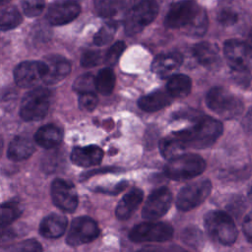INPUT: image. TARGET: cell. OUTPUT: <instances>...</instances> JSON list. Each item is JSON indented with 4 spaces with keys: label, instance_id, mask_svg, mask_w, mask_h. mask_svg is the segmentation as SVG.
Instances as JSON below:
<instances>
[{
    "label": "cell",
    "instance_id": "18",
    "mask_svg": "<svg viewBox=\"0 0 252 252\" xmlns=\"http://www.w3.org/2000/svg\"><path fill=\"white\" fill-rule=\"evenodd\" d=\"M192 52L196 60L207 69L215 70L220 65L219 48L214 43L207 41L199 42L194 45Z\"/></svg>",
    "mask_w": 252,
    "mask_h": 252
},
{
    "label": "cell",
    "instance_id": "31",
    "mask_svg": "<svg viewBox=\"0 0 252 252\" xmlns=\"http://www.w3.org/2000/svg\"><path fill=\"white\" fill-rule=\"evenodd\" d=\"M22 214V209L17 202H7L1 206V227L12 223Z\"/></svg>",
    "mask_w": 252,
    "mask_h": 252
},
{
    "label": "cell",
    "instance_id": "29",
    "mask_svg": "<svg viewBox=\"0 0 252 252\" xmlns=\"http://www.w3.org/2000/svg\"><path fill=\"white\" fill-rule=\"evenodd\" d=\"M94 9L96 13L104 18L116 15L124 6V0H94Z\"/></svg>",
    "mask_w": 252,
    "mask_h": 252
},
{
    "label": "cell",
    "instance_id": "28",
    "mask_svg": "<svg viewBox=\"0 0 252 252\" xmlns=\"http://www.w3.org/2000/svg\"><path fill=\"white\" fill-rule=\"evenodd\" d=\"M22 21H23L22 15L17 8L13 6H9L2 9L0 27L3 32L15 29L22 23Z\"/></svg>",
    "mask_w": 252,
    "mask_h": 252
},
{
    "label": "cell",
    "instance_id": "6",
    "mask_svg": "<svg viewBox=\"0 0 252 252\" xmlns=\"http://www.w3.org/2000/svg\"><path fill=\"white\" fill-rule=\"evenodd\" d=\"M158 13V6L156 0H148L132 5L124 21L125 32L129 35L140 32L156 19Z\"/></svg>",
    "mask_w": 252,
    "mask_h": 252
},
{
    "label": "cell",
    "instance_id": "33",
    "mask_svg": "<svg viewBox=\"0 0 252 252\" xmlns=\"http://www.w3.org/2000/svg\"><path fill=\"white\" fill-rule=\"evenodd\" d=\"M73 90L79 94L93 93L95 89V77L90 73L79 76L73 83Z\"/></svg>",
    "mask_w": 252,
    "mask_h": 252
},
{
    "label": "cell",
    "instance_id": "9",
    "mask_svg": "<svg viewBox=\"0 0 252 252\" xmlns=\"http://www.w3.org/2000/svg\"><path fill=\"white\" fill-rule=\"evenodd\" d=\"M99 234V228L94 220L90 217H78L73 220L66 241L70 246H79L94 240Z\"/></svg>",
    "mask_w": 252,
    "mask_h": 252
},
{
    "label": "cell",
    "instance_id": "24",
    "mask_svg": "<svg viewBox=\"0 0 252 252\" xmlns=\"http://www.w3.org/2000/svg\"><path fill=\"white\" fill-rule=\"evenodd\" d=\"M63 138L62 131L53 124L41 126L34 135L35 142L44 149H52L57 147Z\"/></svg>",
    "mask_w": 252,
    "mask_h": 252
},
{
    "label": "cell",
    "instance_id": "11",
    "mask_svg": "<svg viewBox=\"0 0 252 252\" xmlns=\"http://www.w3.org/2000/svg\"><path fill=\"white\" fill-rule=\"evenodd\" d=\"M47 66L44 61H24L14 70L15 83L21 88H32L44 80Z\"/></svg>",
    "mask_w": 252,
    "mask_h": 252
},
{
    "label": "cell",
    "instance_id": "40",
    "mask_svg": "<svg viewBox=\"0 0 252 252\" xmlns=\"http://www.w3.org/2000/svg\"><path fill=\"white\" fill-rule=\"evenodd\" d=\"M60 160H61V157H59V154L53 153L43 158L42 166L45 171H48V172L54 171V170H57L59 166H61Z\"/></svg>",
    "mask_w": 252,
    "mask_h": 252
},
{
    "label": "cell",
    "instance_id": "45",
    "mask_svg": "<svg viewBox=\"0 0 252 252\" xmlns=\"http://www.w3.org/2000/svg\"><path fill=\"white\" fill-rule=\"evenodd\" d=\"M246 44H247V47H248V49H249V51H250V53H251V55H252V29H251V31L249 32V34H248V36H247Z\"/></svg>",
    "mask_w": 252,
    "mask_h": 252
},
{
    "label": "cell",
    "instance_id": "39",
    "mask_svg": "<svg viewBox=\"0 0 252 252\" xmlns=\"http://www.w3.org/2000/svg\"><path fill=\"white\" fill-rule=\"evenodd\" d=\"M100 52L96 50H87L81 56V65L86 68H91L97 65L100 61Z\"/></svg>",
    "mask_w": 252,
    "mask_h": 252
},
{
    "label": "cell",
    "instance_id": "48",
    "mask_svg": "<svg viewBox=\"0 0 252 252\" xmlns=\"http://www.w3.org/2000/svg\"><path fill=\"white\" fill-rule=\"evenodd\" d=\"M11 0H0V3L2 4V5H5V4H7V3H9Z\"/></svg>",
    "mask_w": 252,
    "mask_h": 252
},
{
    "label": "cell",
    "instance_id": "47",
    "mask_svg": "<svg viewBox=\"0 0 252 252\" xmlns=\"http://www.w3.org/2000/svg\"><path fill=\"white\" fill-rule=\"evenodd\" d=\"M132 1V5L140 3V2H144V1H148V0H131Z\"/></svg>",
    "mask_w": 252,
    "mask_h": 252
},
{
    "label": "cell",
    "instance_id": "27",
    "mask_svg": "<svg viewBox=\"0 0 252 252\" xmlns=\"http://www.w3.org/2000/svg\"><path fill=\"white\" fill-rule=\"evenodd\" d=\"M115 86V75L110 68H104L98 71L95 76V89L96 91L103 94H110Z\"/></svg>",
    "mask_w": 252,
    "mask_h": 252
},
{
    "label": "cell",
    "instance_id": "14",
    "mask_svg": "<svg viewBox=\"0 0 252 252\" xmlns=\"http://www.w3.org/2000/svg\"><path fill=\"white\" fill-rule=\"evenodd\" d=\"M51 198L54 205L64 212H74L78 206V194L75 186L61 178L52 182Z\"/></svg>",
    "mask_w": 252,
    "mask_h": 252
},
{
    "label": "cell",
    "instance_id": "43",
    "mask_svg": "<svg viewBox=\"0 0 252 252\" xmlns=\"http://www.w3.org/2000/svg\"><path fill=\"white\" fill-rule=\"evenodd\" d=\"M126 186H127V182L122 181V182L118 183L117 185H115L114 187H111V188H102V187L101 188H95V191L108 193V194H117V193L121 192Z\"/></svg>",
    "mask_w": 252,
    "mask_h": 252
},
{
    "label": "cell",
    "instance_id": "21",
    "mask_svg": "<svg viewBox=\"0 0 252 252\" xmlns=\"http://www.w3.org/2000/svg\"><path fill=\"white\" fill-rule=\"evenodd\" d=\"M143 195V191L139 188H133L127 192L116 206V218L120 220L129 219L141 204Z\"/></svg>",
    "mask_w": 252,
    "mask_h": 252
},
{
    "label": "cell",
    "instance_id": "2",
    "mask_svg": "<svg viewBox=\"0 0 252 252\" xmlns=\"http://www.w3.org/2000/svg\"><path fill=\"white\" fill-rule=\"evenodd\" d=\"M204 225L210 238L215 242L229 246L237 238V229L231 217L222 211H210L204 217Z\"/></svg>",
    "mask_w": 252,
    "mask_h": 252
},
{
    "label": "cell",
    "instance_id": "19",
    "mask_svg": "<svg viewBox=\"0 0 252 252\" xmlns=\"http://www.w3.org/2000/svg\"><path fill=\"white\" fill-rule=\"evenodd\" d=\"M103 158L102 150L95 146L90 145L86 147H76L71 153V160L78 166H93L98 164Z\"/></svg>",
    "mask_w": 252,
    "mask_h": 252
},
{
    "label": "cell",
    "instance_id": "34",
    "mask_svg": "<svg viewBox=\"0 0 252 252\" xmlns=\"http://www.w3.org/2000/svg\"><path fill=\"white\" fill-rule=\"evenodd\" d=\"M116 29H117V26L114 23L105 24L94 34V42L98 46L105 45V44L109 43L111 41V39L113 38V36H114Z\"/></svg>",
    "mask_w": 252,
    "mask_h": 252
},
{
    "label": "cell",
    "instance_id": "42",
    "mask_svg": "<svg viewBox=\"0 0 252 252\" xmlns=\"http://www.w3.org/2000/svg\"><path fill=\"white\" fill-rule=\"evenodd\" d=\"M242 230L246 239L252 243V211L246 215L242 222Z\"/></svg>",
    "mask_w": 252,
    "mask_h": 252
},
{
    "label": "cell",
    "instance_id": "26",
    "mask_svg": "<svg viewBox=\"0 0 252 252\" xmlns=\"http://www.w3.org/2000/svg\"><path fill=\"white\" fill-rule=\"evenodd\" d=\"M185 149L186 147L184 143L175 133H172L171 135L161 139L159 142L160 154L164 158L167 159L173 158L181 155Z\"/></svg>",
    "mask_w": 252,
    "mask_h": 252
},
{
    "label": "cell",
    "instance_id": "38",
    "mask_svg": "<svg viewBox=\"0 0 252 252\" xmlns=\"http://www.w3.org/2000/svg\"><path fill=\"white\" fill-rule=\"evenodd\" d=\"M238 20V15L230 8H223L218 13V21L220 25L228 27L234 25Z\"/></svg>",
    "mask_w": 252,
    "mask_h": 252
},
{
    "label": "cell",
    "instance_id": "32",
    "mask_svg": "<svg viewBox=\"0 0 252 252\" xmlns=\"http://www.w3.org/2000/svg\"><path fill=\"white\" fill-rule=\"evenodd\" d=\"M181 240L191 248H200L203 245L204 238L202 231L196 226H187L181 232Z\"/></svg>",
    "mask_w": 252,
    "mask_h": 252
},
{
    "label": "cell",
    "instance_id": "10",
    "mask_svg": "<svg viewBox=\"0 0 252 252\" xmlns=\"http://www.w3.org/2000/svg\"><path fill=\"white\" fill-rule=\"evenodd\" d=\"M202 8L192 0H183L171 5L165 18L164 25L169 29L187 27L198 15Z\"/></svg>",
    "mask_w": 252,
    "mask_h": 252
},
{
    "label": "cell",
    "instance_id": "36",
    "mask_svg": "<svg viewBox=\"0 0 252 252\" xmlns=\"http://www.w3.org/2000/svg\"><path fill=\"white\" fill-rule=\"evenodd\" d=\"M44 0H22L24 13L28 17H36L44 9Z\"/></svg>",
    "mask_w": 252,
    "mask_h": 252
},
{
    "label": "cell",
    "instance_id": "22",
    "mask_svg": "<svg viewBox=\"0 0 252 252\" xmlns=\"http://www.w3.org/2000/svg\"><path fill=\"white\" fill-rule=\"evenodd\" d=\"M34 150V145L31 138L25 135H19L11 141L8 147L7 157L13 161H20L29 158Z\"/></svg>",
    "mask_w": 252,
    "mask_h": 252
},
{
    "label": "cell",
    "instance_id": "5",
    "mask_svg": "<svg viewBox=\"0 0 252 252\" xmlns=\"http://www.w3.org/2000/svg\"><path fill=\"white\" fill-rule=\"evenodd\" d=\"M50 92L45 88H35L23 97L20 115L25 121L41 120L48 111Z\"/></svg>",
    "mask_w": 252,
    "mask_h": 252
},
{
    "label": "cell",
    "instance_id": "44",
    "mask_svg": "<svg viewBox=\"0 0 252 252\" xmlns=\"http://www.w3.org/2000/svg\"><path fill=\"white\" fill-rule=\"evenodd\" d=\"M242 125L246 132L252 133V107L245 114L243 121H242Z\"/></svg>",
    "mask_w": 252,
    "mask_h": 252
},
{
    "label": "cell",
    "instance_id": "4",
    "mask_svg": "<svg viewBox=\"0 0 252 252\" xmlns=\"http://www.w3.org/2000/svg\"><path fill=\"white\" fill-rule=\"evenodd\" d=\"M208 107L225 119L239 116L244 108L239 97L222 87L212 88L206 95Z\"/></svg>",
    "mask_w": 252,
    "mask_h": 252
},
{
    "label": "cell",
    "instance_id": "41",
    "mask_svg": "<svg viewBox=\"0 0 252 252\" xmlns=\"http://www.w3.org/2000/svg\"><path fill=\"white\" fill-rule=\"evenodd\" d=\"M16 251H41V245L34 239H29L11 248Z\"/></svg>",
    "mask_w": 252,
    "mask_h": 252
},
{
    "label": "cell",
    "instance_id": "35",
    "mask_svg": "<svg viewBox=\"0 0 252 252\" xmlns=\"http://www.w3.org/2000/svg\"><path fill=\"white\" fill-rule=\"evenodd\" d=\"M125 49V43L123 41H117L110 46L104 56V63L108 66H113L116 64L121 54Z\"/></svg>",
    "mask_w": 252,
    "mask_h": 252
},
{
    "label": "cell",
    "instance_id": "8",
    "mask_svg": "<svg viewBox=\"0 0 252 252\" xmlns=\"http://www.w3.org/2000/svg\"><path fill=\"white\" fill-rule=\"evenodd\" d=\"M212 183L209 179H202L184 186L176 198V207L181 211H190L201 205L210 195Z\"/></svg>",
    "mask_w": 252,
    "mask_h": 252
},
{
    "label": "cell",
    "instance_id": "23",
    "mask_svg": "<svg viewBox=\"0 0 252 252\" xmlns=\"http://www.w3.org/2000/svg\"><path fill=\"white\" fill-rule=\"evenodd\" d=\"M171 100L172 96L167 91L157 90L142 96L138 101V105L144 111L154 112L169 105Z\"/></svg>",
    "mask_w": 252,
    "mask_h": 252
},
{
    "label": "cell",
    "instance_id": "13",
    "mask_svg": "<svg viewBox=\"0 0 252 252\" xmlns=\"http://www.w3.org/2000/svg\"><path fill=\"white\" fill-rule=\"evenodd\" d=\"M223 53L229 67L236 72H245L252 61V55L246 42L229 39L224 42Z\"/></svg>",
    "mask_w": 252,
    "mask_h": 252
},
{
    "label": "cell",
    "instance_id": "46",
    "mask_svg": "<svg viewBox=\"0 0 252 252\" xmlns=\"http://www.w3.org/2000/svg\"><path fill=\"white\" fill-rule=\"evenodd\" d=\"M248 198L250 199V201H252V185L250 186V189H249V192H248Z\"/></svg>",
    "mask_w": 252,
    "mask_h": 252
},
{
    "label": "cell",
    "instance_id": "37",
    "mask_svg": "<svg viewBox=\"0 0 252 252\" xmlns=\"http://www.w3.org/2000/svg\"><path fill=\"white\" fill-rule=\"evenodd\" d=\"M98 98L94 92L80 94L78 98V105L82 110L92 111L97 105Z\"/></svg>",
    "mask_w": 252,
    "mask_h": 252
},
{
    "label": "cell",
    "instance_id": "7",
    "mask_svg": "<svg viewBox=\"0 0 252 252\" xmlns=\"http://www.w3.org/2000/svg\"><path fill=\"white\" fill-rule=\"evenodd\" d=\"M172 236L173 227L166 222H142L135 225L129 233L133 242H163Z\"/></svg>",
    "mask_w": 252,
    "mask_h": 252
},
{
    "label": "cell",
    "instance_id": "25",
    "mask_svg": "<svg viewBox=\"0 0 252 252\" xmlns=\"http://www.w3.org/2000/svg\"><path fill=\"white\" fill-rule=\"evenodd\" d=\"M192 88L191 79L184 74H176L170 76L166 84V91L172 97H185L187 96Z\"/></svg>",
    "mask_w": 252,
    "mask_h": 252
},
{
    "label": "cell",
    "instance_id": "12",
    "mask_svg": "<svg viewBox=\"0 0 252 252\" xmlns=\"http://www.w3.org/2000/svg\"><path fill=\"white\" fill-rule=\"evenodd\" d=\"M171 202L172 194L170 190L166 187L158 188L149 195L142 209V217L150 220H158L166 214Z\"/></svg>",
    "mask_w": 252,
    "mask_h": 252
},
{
    "label": "cell",
    "instance_id": "1",
    "mask_svg": "<svg viewBox=\"0 0 252 252\" xmlns=\"http://www.w3.org/2000/svg\"><path fill=\"white\" fill-rule=\"evenodd\" d=\"M186 148L204 149L212 146L222 133V124L210 116L197 118L194 125L174 132Z\"/></svg>",
    "mask_w": 252,
    "mask_h": 252
},
{
    "label": "cell",
    "instance_id": "17",
    "mask_svg": "<svg viewBox=\"0 0 252 252\" xmlns=\"http://www.w3.org/2000/svg\"><path fill=\"white\" fill-rule=\"evenodd\" d=\"M183 57L177 51L158 55L152 63V71L160 78H167L182 64Z\"/></svg>",
    "mask_w": 252,
    "mask_h": 252
},
{
    "label": "cell",
    "instance_id": "15",
    "mask_svg": "<svg viewBox=\"0 0 252 252\" xmlns=\"http://www.w3.org/2000/svg\"><path fill=\"white\" fill-rule=\"evenodd\" d=\"M81 7L76 0H56L47 10V20L53 26H62L74 21L80 14Z\"/></svg>",
    "mask_w": 252,
    "mask_h": 252
},
{
    "label": "cell",
    "instance_id": "20",
    "mask_svg": "<svg viewBox=\"0 0 252 252\" xmlns=\"http://www.w3.org/2000/svg\"><path fill=\"white\" fill-rule=\"evenodd\" d=\"M67 218L61 214L51 213L39 224V233L45 238L60 237L67 227Z\"/></svg>",
    "mask_w": 252,
    "mask_h": 252
},
{
    "label": "cell",
    "instance_id": "16",
    "mask_svg": "<svg viewBox=\"0 0 252 252\" xmlns=\"http://www.w3.org/2000/svg\"><path fill=\"white\" fill-rule=\"evenodd\" d=\"M44 62L47 71L43 82L46 85H54L62 81L71 71V62L61 55H49Z\"/></svg>",
    "mask_w": 252,
    "mask_h": 252
},
{
    "label": "cell",
    "instance_id": "30",
    "mask_svg": "<svg viewBox=\"0 0 252 252\" xmlns=\"http://www.w3.org/2000/svg\"><path fill=\"white\" fill-rule=\"evenodd\" d=\"M208 29V16L205 10L201 9L195 19L184 28L185 32L192 36H202Z\"/></svg>",
    "mask_w": 252,
    "mask_h": 252
},
{
    "label": "cell",
    "instance_id": "3",
    "mask_svg": "<svg viewBox=\"0 0 252 252\" xmlns=\"http://www.w3.org/2000/svg\"><path fill=\"white\" fill-rule=\"evenodd\" d=\"M206 168L203 158L196 154H181L168 159L164 166V174L173 180L181 181L200 175Z\"/></svg>",
    "mask_w": 252,
    "mask_h": 252
}]
</instances>
